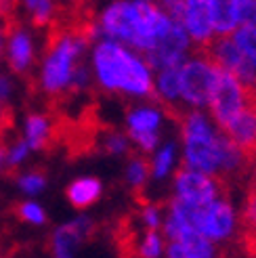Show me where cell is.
I'll return each instance as SVG.
<instances>
[{"label": "cell", "instance_id": "18", "mask_svg": "<svg viewBox=\"0 0 256 258\" xmlns=\"http://www.w3.org/2000/svg\"><path fill=\"white\" fill-rule=\"evenodd\" d=\"M11 135H15V111L3 101L0 103V143H7Z\"/></svg>", "mask_w": 256, "mask_h": 258}, {"label": "cell", "instance_id": "24", "mask_svg": "<svg viewBox=\"0 0 256 258\" xmlns=\"http://www.w3.org/2000/svg\"><path fill=\"white\" fill-rule=\"evenodd\" d=\"M252 183H256V164H254V176H252Z\"/></svg>", "mask_w": 256, "mask_h": 258}, {"label": "cell", "instance_id": "3", "mask_svg": "<svg viewBox=\"0 0 256 258\" xmlns=\"http://www.w3.org/2000/svg\"><path fill=\"white\" fill-rule=\"evenodd\" d=\"M219 76V66L191 50V59L181 68V95L191 105H206Z\"/></svg>", "mask_w": 256, "mask_h": 258}, {"label": "cell", "instance_id": "17", "mask_svg": "<svg viewBox=\"0 0 256 258\" xmlns=\"http://www.w3.org/2000/svg\"><path fill=\"white\" fill-rule=\"evenodd\" d=\"M11 212L15 214V218H19V221H25V223H36V225H40V223L46 221L44 210L40 208V206L32 204V202H23V204L11 206Z\"/></svg>", "mask_w": 256, "mask_h": 258}, {"label": "cell", "instance_id": "5", "mask_svg": "<svg viewBox=\"0 0 256 258\" xmlns=\"http://www.w3.org/2000/svg\"><path fill=\"white\" fill-rule=\"evenodd\" d=\"M244 90H246L244 105L221 133H225L231 139L235 147L241 151V156L254 166L256 164V88L244 84Z\"/></svg>", "mask_w": 256, "mask_h": 258}, {"label": "cell", "instance_id": "6", "mask_svg": "<svg viewBox=\"0 0 256 258\" xmlns=\"http://www.w3.org/2000/svg\"><path fill=\"white\" fill-rule=\"evenodd\" d=\"M99 229L101 227L91 223L88 218H78V221H74L70 225H63L48 237L46 252L53 256H72L78 246L95 239Z\"/></svg>", "mask_w": 256, "mask_h": 258}, {"label": "cell", "instance_id": "23", "mask_svg": "<svg viewBox=\"0 0 256 258\" xmlns=\"http://www.w3.org/2000/svg\"><path fill=\"white\" fill-rule=\"evenodd\" d=\"M181 3H185V0H160V5H162V9L168 13L172 7H176V5H181Z\"/></svg>", "mask_w": 256, "mask_h": 258}, {"label": "cell", "instance_id": "21", "mask_svg": "<svg viewBox=\"0 0 256 258\" xmlns=\"http://www.w3.org/2000/svg\"><path fill=\"white\" fill-rule=\"evenodd\" d=\"M172 147H166L160 156H158V160H156V174L158 176H164L166 174V170L170 168V162H172Z\"/></svg>", "mask_w": 256, "mask_h": 258}, {"label": "cell", "instance_id": "20", "mask_svg": "<svg viewBox=\"0 0 256 258\" xmlns=\"http://www.w3.org/2000/svg\"><path fill=\"white\" fill-rule=\"evenodd\" d=\"M44 183H46V174H44L42 168H38V170L30 172L28 176H21L19 178V187L23 191H28V193H38V191L44 187Z\"/></svg>", "mask_w": 256, "mask_h": 258}, {"label": "cell", "instance_id": "1", "mask_svg": "<svg viewBox=\"0 0 256 258\" xmlns=\"http://www.w3.org/2000/svg\"><path fill=\"white\" fill-rule=\"evenodd\" d=\"M95 68L99 82L107 90H124L133 95H145L153 105L156 88L151 84L147 66L113 42H103L95 50Z\"/></svg>", "mask_w": 256, "mask_h": 258}, {"label": "cell", "instance_id": "13", "mask_svg": "<svg viewBox=\"0 0 256 258\" xmlns=\"http://www.w3.org/2000/svg\"><path fill=\"white\" fill-rule=\"evenodd\" d=\"M181 68L183 66H166L158 78V93L166 99L174 101L181 95Z\"/></svg>", "mask_w": 256, "mask_h": 258}, {"label": "cell", "instance_id": "16", "mask_svg": "<svg viewBox=\"0 0 256 258\" xmlns=\"http://www.w3.org/2000/svg\"><path fill=\"white\" fill-rule=\"evenodd\" d=\"M235 42L239 44V48L246 53V57L254 63L256 68V25L252 23H241L239 28L233 32Z\"/></svg>", "mask_w": 256, "mask_h": 258}, {"label": "cell", "instance_id": "22", "mask_svg": "<svg viewBox=\"0 0 256 258\" xmlns=\"http://www.w3.org/2000/svg\"><path fill=\"white\" fill-rule=\"evenodd\" d=\"M9 90H11V84L5 76H0V101H7L9 97Z\"/></svg>", "mask_w": 256, "mask_h": 258}, {"label": "cell", "instance_id": "10", "mask_svg": "<svg viewBox=\"0 0 256 258\" xmlns=\"http://www.w3.org/2000/svg\"><path fill=\"white\" fill-rule=\"evenodd\" d=\"M32 40L25 32H15L11 36V42H9V68L21 74V76H28L30 70V63H32Z\"/></svg>", "mask_w": 256, "mask_h": 258}, {"label": "cell", "instance_id": "11", "mask_svg": "<svg viewBox=\"0 0 256 258\" xmlns=\"http://www.w3.org/2000/svg\"><path fill=\"white\" fill-rule=\"evenodd\" d=\"M101 180L99 178H78L66 189V196L74 208L84 210L101 198Z\"/></svg>", "mask_w": 256, "mask_h": 258}, {"label": "cell", "instance_id": "15", "mask_svg": "<svg viewBox=\"0 0 256 258\" xmlns=\"http://www.w3.org/2000/svg\"><path fill=\"white\" fill-rule=\"evenodd\" d=\"M126 118H128V128L135 131H156L160 124V113L153 109H133L126 105Z\"/></svg>", "mask_w": 256, "mask_h": 258}, {"label": "cell", "instance_id": "25", "mask_svg": "<svg viewBox=\"0 0 256 258\" xmlns=\"http://www.w3.org/2000/svg\"><path fill=\"white\" fill-rule=\"evenodd\" d=\"M143 3H160V0H143Z\"/></svg>", "mask_w": 256, "mask_h": 258}, {"label": "cell", "instance_id": "12", "mask_svg": "<svg viewBox=\"0 0 256 258\" xmlns=\"http://www.w3.org/2000/svg\"><path fill=\"white\" fill-rule=\"evenodd\" d=\"M210 19L216 34L235 32L237 17V0H210Z\"/></svg>", "mask_w": 256, "mask_h": 258}, {"label": "cell", "instance_id": "7", "mask_svg": "<svg viewBox=\"0 0 256 258\" xmlns=\"http://www.w3.org/2000/svg\"><path fill=\"white\" fill-rule=\"evenodd\" d=\"M183 141H185V147H187L185 158L196 170L206 172V174L216 172L219 160H221V149H219L216 135L210 131V128L204 133L183 135Z\"/></svg>", "mask_w": 256, "mask_h": 258}, {"label": "cell", "instance_id": "2", "mask_svg": "<svg viewBox=\"0 0 256 258\" xmlns=\"http://www.w3.org/2000/svg\"><path fill=\"white\" fill-rule=\"evenodd\" d=\"M174 187H176V196L185 198L191 204H208L216 198H227L231 196V185L223 180L216 174H206L196 170L194 166L183 158L181 166L174 170Z\"/></svg>", "mask_w": 256, "mask_h": 258}, {"label": "cell", "instance_id": "19", "mask_svg": "<svg viewBox=\"0 0 256 258\" xmlns=\"http://www.w3.org/2000/svg\"><path fill=\"white\" fill-rule=\"evenodd\" d=\"M126 135L131 137L143 151H153V149H156V145H158L156 131H135V128H128Z\"/></svg>", "mask_w": 256, "mask_h": 258}, {"label": "cell", "instance_id": "4", "mask_svg": "<svg viewBox=\"0 0 256 258\" xmlns=\"http://www.w3.org/2000/svg\"><path fill=\"white\" fill-rule=\"evenodd\" d=\"M244 97H246V90L244 84H241L233 72H229L225 68L219 66V76H216V84L212 90V97L208 101L210 105V113L219 126V131L233 120V115L241 109L244 105Z\"/></svg>", "mask_w": 256, "mask_h": 258}, {"label": "cell", "instance_id": "8", "mask_svg": "<svg viewBox=\"0 0 256 258\" xmlns=\"http://www.w3.org/2000/svg\"><path fill=\"white\" fill-rule=\"evenodd\" d=\"M103 28L111 38L124 40L131 46L137 44V7L135 3H126V0H118L113 3L105 13H103Z\"/></svg>", "mask_w": 256, "mask_h": 258}, {"label": "cell", "instance_id": "9", "mask_svg": "<svg viewBox=\"0 0 256 258\" xmlns=\"http://www.w3.org/2000/svg\"><path fill=\"white\" fill-rule=\"evenodd\" d=\"M187 7V32L196 42H206L212 38V19H210V0H185Z\"/></svg>", "mask_w": 256, "mask_h": 258}, {"label": "cell", "instance_id": "14", "mask_svg": "<svg viewBox=\"0 0 256 258\" xmlns=\"http://www.w3.org/2000/svg\"><path fill=\"white\" fill-rule=\"evenodd\" d=\"M237 229L256 233V183H250L246 187L244 204H241L239 218H237Z\"/></svg>", "mask_w": 256, "mask_h": 258}]
</instances>
